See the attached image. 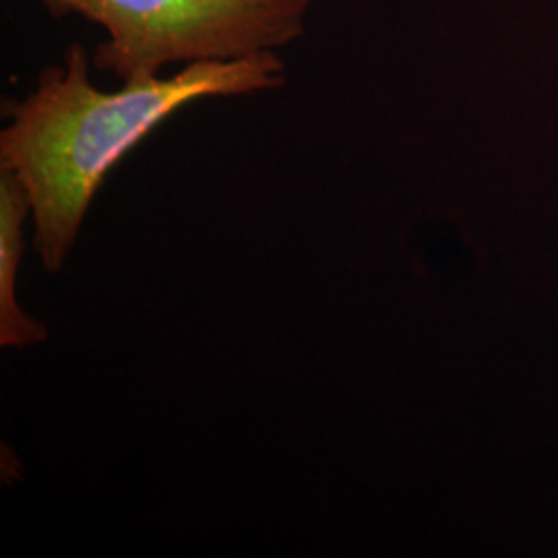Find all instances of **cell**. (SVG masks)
Returning <instances> with one entry per match:
<instances>
[{"instance_id":"cell-2","label":"cell","mask_w":558,"mask_h":558,"mask_svg":"<svg viewBox=\"0 0 558 558\" xmlns=\"http://www.w3.org/2000/svg\"><path fill=\"white\" fill-rule=\"evenodd\" d=\"M108 32L94 62L119 80H149L172 62L274 52L304 34L313 0H44Z\"/></svg>"},{"instance_id":"cell-3","label":"cell","mask_w":558,"mask_h":558,"mask_svg":"<svg viewBox=\"0 0 558 558\" xmlns=\"http://www.w3.org/2000/svg\"><path fill=\"white\" fill-rule=\"evenodd\" d=\"M32 211L27 189L13 170L0 168V343L23 348L40 343L46 327L21 311L15 296L20 260L25 248L23 223Z\"/></svg>"},{"instance_id":"cell-1","label":"cell","mask_w":558,"mask_h":558,"mask_svg":"<svg viewBox=\"0 0 558 558\" xmlns=\"http://www.w3.org/2000/svg\"><path fill=\"white\" fill-rule=\"evenodd\" d=\"M283 81V60L260 52L193 62L174 77L129 81L104 94L89 80L83 46H71L64 69H46L36 92L9 106L13 120L0 135V168L27 189L44 269H62L106 174L161 120L189 101L274 89Z\"/></svg>"}]
</instances>
